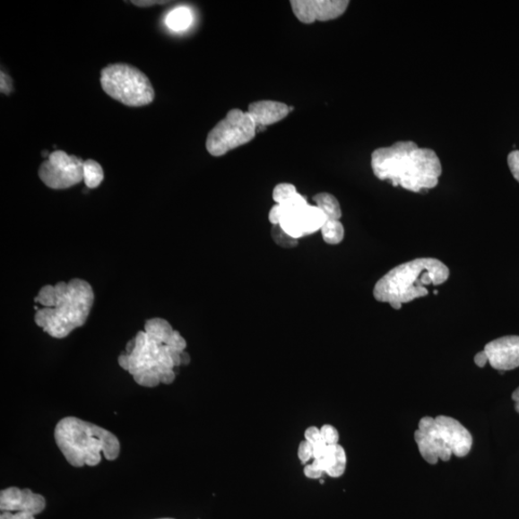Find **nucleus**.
Returning <instances> with one entry per match:
<instances>
[{"label":"nucleus","instance_id":"obj_32","mask_svg":"<svg viewBox=\"0 0 519 519\" xmlns=\"http://www.w3.org/2000/svg\"><path fill=\"white\" fill-rule=\"evenodd\" d=\"M513 401L515 403V411L519 414V387L512 394Z\"/></svg>","mask_w":519,"mask_h":519},{"label":"nucleus","instance_id":"obj_22","mask_svg":"<svg viewBox=\"0 0 519 519\" xmlns=\"http://www.w3.org/2000/svg\"><path fill=\"white\" fill-rule=\"evenodd\" d=\"M35 302L44 306V308H53L56 306V296L55 286L47 285L39 291Z\"/></svg>","mask_w":519,"mask_h":519},{"label":"nucleus","instance_id":"obj_11","mask_svg":"<svg viewBox=\"0 0 519 519\" xmlns=\"http://www.w3.org/2000/svg\"><path fill=\"white\" fill-rule=\"evenodd\" d=\"M489 364L501 372L519 368V336H505L489 342L484 350Z\"/></svg>","mask_w":519,"mask_h":519},{"label":"nucleus","instance_id":"obj_25","mask_svg":"<svg viewBox=\"0 0 519 519\" xmlns=\"http://www.w3.org/2000/svg\"><path fill=\"white\" fill-rule=\"evenodd\" d=\"M304 437L305 441L309 442L313 446L324 442L321 429L316 428V426H311V428L306 429Z\"/></svg>","mask_w":519,"mask_h":519},{"label":"nucleus","instance_id":"obj_2","mask_svg":"<svg viewBox=\"0 0 519 519\" xmlns=\"http://www.w3.org/2000/svg\"><path fill=\"white\" fill-rule=\"evenodd\" d=\"M371 168L378 179L414 193L434 189L443 171L441 160L434 151L421 149L410 141L375 151Z\"/></svg>","mask_w":519,"mask_h":519},{"label":"nucleus","instance_id":"obj_14","mask_svg":"<svg viewBox=\"0 0 519 519\" xmlns=\"http://www.w3.org/2000/svg\"><path fill=\"white\" fill-rule=\"evenodd\" d=\"M346 463L344 448L340 445H329L326 455L323 459H314L311 467L332 478H339L345 472Z\"/></svg>","mask_w":519,"mask_h":519},{"label":"nucleus","instance_id":"obj_18","mask_svg":"<svg viewBox=\"0 0 519 519\" xmlns=\"http://www.w3.org/2000/svg\"><path fill=\"white\" fill-rule=\"evenodd\" d=\"M321 232L324 241L328 245H339L344 238V228L340 221L326 220Z\"/></svg>","mask_w":519,"mask_h":519},{"label":"nucleus","instance_id":"obj_16","mask_svg":"<svg viewBox=\"0 0 519 519\" xmlns=\"http://www.w3.org/2000/svg\"><path fill=\"white\" fill-rule=\"evenodd\" d=\"M316 206L324 212L327 220L340 221L342 209L338 199L328 193L317 194L314 196Z\"/></svg>","mask_w":519,"mask_h":519},{"label":"nucleus","instance_id":"obj_31","mask_svg":"<svg viewBox=\"0 0 519 519\" xmlns=\"http://www.w3.org/2000/svg\"><path fill=\"white\" fill-rule=\"evenodd\" d=\"M132 4L140 7H150L157 4L163 5L169 4V2H159V0H155V2H146V0H143V2H132Z\"/></svg>","mask_w":519,"mask_h":519},{"label":"nucleus","instance_id":"obj_9","mask_svg":"<svg viewBox=\"0 0 519 519\" xmlns=\"http://www.w3.org/2000/svg\"><path fill=\"white\" fill-rule=\"evenodd\" d=\"M84 163L82 158L56 151L39 167V177L50 189H68L84 181Z\"/></svg>","mask_w":519,"mask_h":519},{"label":"nucleus","instance_id":"obj_3","mask_svg":"<svg viewBox=\"0 0 519 519\" xmlns=\"http://www.w3.org/2000/svg\"><path fill=\"white\" fill-rule=\"evenodd\" d=\"M449 269L440 260L419 258L397 265L376 283L374 296L379 302L389 303L395 310L402 304L428 295L426 286H438L449 278Z\"/></svg>","mask_w":519,"mask_h":519},{"label":"nucleus","instance_id":"obj_27","mask_svg":"<svg viewBox=\"0 0 519 519\" xmlns=\"http://www.w3.org/2000/svg\"><path fill=\"white\" fill-rule=\"evenodd\" d=\"M0 519H35V515L28 513L4 512Z\"/></svg>","mask_w":519,"mask_h":519},{"label":"nucleus","instance_id":"obj_1","mask_svg":"<svg viewBox=\"0 0 519 519\" xmlns=\"http://www.w3.org/2000/svg\"><path fill=\"white\" fill-rule=\"evenodd\" d=\"M185 339L166 319L152 318L126 345L118 364L145 388L176 380L175 368L182 365ZM184 352V351H183Z\"/></svg>","mask_w":519,"mask_h":519},{"label":"nucleus","instance_id":"obj_30","mask_svg":"<svg viewBox=\"0 0 519 519\" xmlns=\"http://www.w3.org/2000/svg\"><path fill=\"white\" fill-rule=\"evenodd\" d=\"M474 362L479 368H484L489 363L488 357L484 350L479 352L475 356Z\"/></svg>","mask_w":519,"mask_h":519},{"label":"nucleus","instance_id":"obj_20","mask_svg":"<svg viewBox=\"0 0 519 519\" xmlns=\"http://www.w3.org/2000/svg\"><path fill=\"white\" fill-rule=\"evenodd\" d=\"M298 193L294 185L290 183L278 184L273 189L272 198L276 204H285L296 197Z\"/></svg>","mask_w":519,"mask_h":519},{"label":"nucleus","instance_id":"obj_23","mask_svg":"<svg viewBox=\"0 0 519 519\" xmlns=\"http://www.w3.org/2000/svg\"><path fill=\"white\" fill-rule=\"evenodd\" d=\"M323 441L327 445H339L340 435L338 430L330 424H325L321 428Z\"/></svg>","mask_w":519,"mask_h":519},{"label":"nucleus","instance_id":"obj_24","mask_svg":"<svg viewBox=\"0 0 519 519\" xmlns=\"http://www.w3.org/2000/svg\"><path fill=\"white\" fill-rule=\"evenodd\" d=\"M298 454L302 463H308L312 459L314 460V446L309 442L304 440L299 445Z\"/></svg>","mask_w":519,"mask_h":519},{"label":"nucleus","instance_id":"obj_10","mask_svg":"<svg viewBox=\"0 0 519 519\" xmlns=\"http://www.w3.org/2000/svg\"><path fill=\"white\" fill-rule=\"evenodd\" d=\"M350 2L344 0H292L290 6L298 20L309 24L328 22L342 16Z\"/></svg>","mask_w":519,"mask_h":519},{"label":"nucleus","instance_id":"obj_13","mask_svg":"<svg viewBox=\"0 0 519 519\" xmlns=\"http://www.w3.org/2000/svg\"><path fill=\"white\" fill-rule=\"evenodd\" d=\"M247 112L258 130L281 122L290 113V109L282 102L262 100L251 103Z\"/></svg>","mask_w":519,"mask_h":519},{"label":"nucleus","instance_id":"obj_5","mask_svg":"<svg viewBox=\"0 0 519 519\" xmlns=\"http://www.w3.org/2000/svg\"><path fill=\"white\" fill-rule=\"evenodd\" d=\"M55 288V307L38 310L35 323L50 337L64 339L85 324L95 301V294L87 281L78 278L68 283L59 282Z\"/></svg>","mask_w":519,"mask_h":519},{"label":"nucleus","instance_id":"obj_4","mask_svg":"<svg viewBox=\"0 0 519 519\" xmlns=\"http://www.w3.org/2000/svg\"><path fill=\"white\" fill-rule=\"evenodd\" d=\"M55 437L64 457L75 468L96 467L102 454L108 461H114L121 451V445L113 433L74 417L57 423Z\"/></svg>","mask_w":519,"mask_h":519},{"label":"nucleus","instance_id":"obj_7","mask_svg":"<svg viewBox=\"0 0 519 519\" xmlns=\"http://www.w3.org/2000/svg\"><path fill=\"white\" fill-rule=\"evenodd\" d=\"M100 82L106 94L130 108L149 105L155 98L149 77L131 65L106 66L101 72Z\"/></svg>","mask_w":519,"mask_h":519},{"label":"nucleus","instance_id":"obj_21","mask_svg":"<svg viewBox=\"0 0 519 519\" xmlns=\"http://www.w3.org/2000/svg\"><path fill=\"white\" fill-rule=\"evenodd\" d=\"M272 238L276 245L283 248H292L298 245V239L287 234L281 225L272 226Z\"/></svg>","mask_w":519,"mask_h":519},{"label":"nucleus","instance_id":"obj_8","mask_svg":"<svg viewBox=\"0 0 519 519\" xmlns=\"http://www.w3.org/2000/svg\"><path fill=\"white\" fill-rule=\"evenodd\" d=\"M257 127L248 112L233 109L212 128L206 140L207 151L221 157L255 139Z\"/></svg>","mask_w":519,"mask_h":519},{"label":"nucleus","instance_id":"obj_28","mask_svg":"<svg viewBox=\"0 0 519 519\" xmlns=\"http://www.w3.org/2000/svg\"><path fill=\"white\" fill-rule=\"evenodd\" d=\"M304 475L309 479H321L324 473L317 471L311 467V464L306 465L304 468Z\"/></svg>","mask_w":519,"mask_h":519},{"label":"nucleus","instance_id":"obj_15","mask_svg":"<svg viewBox=\"0 0 519 519\" xmlns=\"http://www.w3.org/2000/svg\"><path fill=\"white\" fill-rule=\"evenodd\" d=\"M298 217L305 236L321 230L327 220L321 209L309 203L299 210Z\"/></svg>","mask_w":519,"mask_h":519},{"label":"nucleus","instance_id":"obj_33","mask_svg":"<svg viewBox=\"0 0 519 519\" xmlns=\"http://www.w3.org/2000/svg\"><path fill=\"white\" fill-rule=\"evenodd\" d=\"M160 519H173V518H160Z\"/></svg>","mask_w":519,"mask_h":519},{"label":"nucleus","instance_id":"obj_19","mask_svg":"<svg viewBox=\"0 0 519 519\" xmlns=\"http://www.w3.org/2000/svg\"><path fill=\"white\" fill-rule=\"evenodd\" d=\"M104 179L101 166L94 160H87L84 163V182L89 189H96Z\"/></svg>","mask_w":519,"mask_h":519},{"label":"nucleus","instance_id":"obj_26","mask_svg":"<svg viewBox=\"0 0 519 519\" xmlns=\"http://www.w3.org/2000/svg\"><path fill=\"white\" fill-rule=\"evenodd\" d=\"M508 165L514 178L519 183V151H514L508 155Z\"/></svg>","mask_w":519,"mask_h":519},{"label":"nucleus","instance_id":"obj_29","mask_svg":"<svg viewBox=\"0 0 519 519\" xmlns=\"http://www.w3.org/2000/svg\"><path fill=\"white\" fill-rule=\"evenodd\" d=\"M12 91V80L11 78L2 73V92L5 95H9Z\"/></svg>","mask_w":519,"mask_h":519},{"label":"nucleus","instance_id":"obj_17","mask_svg":"<svg viewBox=\"0 0 519 519\" xmlns=\"http://www.w3.org/2000/svg\"><path fill=\"white\" fill-rule=\"evenodd\" d=\"M193 15L189 8L178 7L169 13L166 18L168 28L173 31L187 30L192 24Z\"/></svg>","mask_w":519,"mask_h":519},{"label":"nucleus","instance_id":"obj_6","mask_svg":"<svg viewBox=\"0 0 519 519\" xmlns=\"http://www.w3.org/2000/svg\"><path fill=\"white\" fill-rule=\"evenodd\" d=\"M415 441L421 457L430 464L440 460L447 462L452 455L465 457L473 444L470 431L455 419L446 416L421 419Z\"/></svg>","mask_w":519,"mask_h":519},{"label":"nucleus","instance_id":"obj_12","mask_svg":"<svg viewBox=\"0 0 519 519\" xmlns=\"http://www.w3.org/2000/svg\"><path fill=\"white\" fill-rule=\"evenodd\" d=\"M45 508L44 497L34 494L29 489L12 487L4 489L0 495V509L3 512H21L36 515L42 513Z\"/></svg>","mask_w":519,"mask_h":519}]
</instances>
